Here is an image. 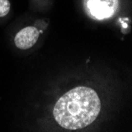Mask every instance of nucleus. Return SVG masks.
<instances>
[{
	"mask_svg": "<svg viewBox=\"0 0 132 132\" xmlns=\"http://www.w3.org/2000/svg\"><path fill=\"white\" fill-rule=\"evenodd\" d=\"M101 112L97 93L89 87L79 86L66 93L53 109L56 122L67 130H78L91 124Z\"/></svg>",
	"mask_w": 132,
	"mask_h": 132,
	"instance_id": "f257e3e1",
	"label": "nucleus"
},
{
	"mask_svg": "<svg viewBox=\"0 0 132 132\" xmlns=\"http://www.w3.org/2000/svg\"><path fill=\"white\" fill-rule=\"evenodd\" d=\"M118 5V0H84L87 14L97 20L111 18L117 10Z\"/></svg>",
	"mask_w": 132,
	"mask_h": 132,
	"instance_id": "f03ea898",
	"label": "nucleus"
},
{
	"mask_svg": "<svg viewBox=\"0 0 132 132\" xmlns=\"http://www.w3.org/2000/svg\"><path fill=\"white\" fill-rule=\"evenodd\" d=\"M40 32L35 27L29 26L19 31L14 38V43L17 47L26 50L32 47L39 38Z\"/></svg>",
	"mask_w": 132,
	"mask_h": 132,
	"instance_id": "7ed1b4c3",
	"label": "nucleus"
},
{
	"mask_svg": "<svg viewBox=\"0 0 132 132\" xmlns=\"http://www.w3.org/2000/svg\"><path fill=\"white\" fill-rule=\"evenodd\" d=\"M10 9V3L9 0H0V17L7 15Z\"/></svg>",
	"mask_w": 132,
	"mask_h": 132,
	"instance_id": "20e7f679",
	"label": "nucleus"
}]
</instances>
